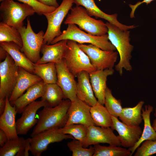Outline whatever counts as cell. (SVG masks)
<instances>
[{
  "label": "cell",
  "mask_w": 156,
  "mask_h": 156,
  "mask_svg": "<svg viewBox=\"0 0 156 156\" xmlns=\"http://www.w3.org/2000/svg\"><path fill=\"white\" fill-rule=\"evenodd\" d=\"M71 103L66 99L55 107H44L38 113V119L31 135V137L44 131L64 127L68 120V112Z\"/></svg>",
  "instance_id": "1"
},
{
  "label": "cell",
  "mask_w": 156,
  "mask_h": 156,
  "mask_svg": "<svg viewBox=\"0 0 156 156\" xmlns=\"http://www.w3.org/2000/svg\"><path fill=\"white\" fill-rule=\"evenodd\" d=\"M109 40L117 50L120 59L115 66L116 70L120 75L123 74V69L131 71L132 68L130 60L133 46L130 43V31L120 29L117 26L107 22Z\"/></svg>",
  "instance_id": "2"
},
{
  "label": "cell",
  "mask_w": 156,
  "mask_h": 156,
  "mask_svg": "<svg viewBox=\"0 0 156 156\" xmlns=\"http://www.w3.org/2000/svg\"><path fill=\"white\" fill-rule=\"evenodd\" d=\"M64 22L65 25L75 24L87 33L94 36H101L107 33L105 23L101 20L91 17L86 9L81 6L72 7Z\"/></svg>",
  "instance_id": "3"
},
{
  "label": "cell",
  "mask_w": 156,
  "mask_h": 156,
  "mask_svg": "<svg viewBox=\"0 0 156 156\" xmlns=\"http://www.w3.org/2000/svg\"><path fill=\"white\" fill-rule=\"evenodd\" d=\"M64 40H71L79 44L89 43L104 50H116L109 41L107 34L94 36L83 31L75 24H68L66 29L63 30L60 36L55 38L51 44H53Z\"/></svg>",
  "instance_id": "4"
},
{
  "label": "cell",
  "mask_w": 156,
  "mask_h": 156,
  "mask_svg": "<svg viewBox=\"0 0 156 156\" xmlns=\"http://www.w3.org/2000/svg\"><path fill=\"white\" fill-rule=\"evenodd\" d=\"M35 13V10L29 5L13 0H4L0 6L2 21L18 30L24 26L23 21L25 18Z\"/></svg>",
  "instance_id": "5"
},
{
  "label": "cell",
  "mask_w": 156,
  "mask_h": 156,
  "mask_svg": "<svg viewBox=\"0 0 156 156\" xmlns=\"http://www.w3.org/2000/svg\"><path fill=\"white\" fill-rule=\"evenodd\" d=\"M64 59L68 69L75 76L82 71L90 73L96 70L88 56L74 41L68 40Z\"/></svg>",
  "instance_id": "6"
},
{
  "label": "cell",
  "mask_w": 156,
  "mask_h": 156,
  "mask_svg": "<svg viewBox=\"0 0 156 156\" xmlns=\"http://www.w3.org/2000/svg\"><path fill=\"white\" fill-rule=\"evenodd\" d=\"M18 30L23 41L21 51L31 61L36 63L40 58V52L43 44L44 31L41 30L38 33H35L32 28L29 17L27 27L23 26Z\"/></svg>",
  "instance_id": "7"
},
{
  "label": "cell",
  "mask_w": 156,
  "mask_h": 156,
  "mask_svg": "<svg viewBox=\"0 0 156 156\" xmlns=\"http://www.w3.org/2000/svg\"><path fill=\"white\" fill-rule=\"evenodd\" d=\"M74 0H63L60 5L53 12L43 13L48 25L44 36L43 44H50L53 40L62 34L61 26L64 18L72 7Z\"/></svg>",
  "instance_id": "8"
},
{
  "label": "cell",
  "mask_w": 156,
  "mask_h": 156,
  "mask_svg": "<svg viewBox=\"0 0 156 156\" xmlns=\"http://www.w3.org/2000/svg\"><path fill=\"white\" fill-rule=\"evenodd\" d=\"M78 44L88 56L92 64L96 70L113 68L118 58V52L103 50L91 44Z\"/></svg>",
  "instance_id": "9"
},
{
  "label": "cell",
  "mask_w": 156,
  "mask_h": 156,
  "mask_svg": "<svg viewBox=\"0 0 156 156\" xmlns=\"http://www.w3.org/2000/svg\"><path fill=\"white\" fill-rule=\"evenodd\" d=\"M19 67L8 53L0 63V98L10 97L16 84Z\"/></svg>",
  "instance_id": "10"
},
{
  "label": "cell",
  "mask_w": 156,
  "mask_h": 156,
  "mask_svg": "<svg viewBox=\"0 0 156 156\" xmlns=\"http://www.w3.org/2000/svg\"><path fill=\"white\" fill-rule=\"evenodd\" d=\"M69 139L75 138L71 135L58 132L56 129L44 131L31 138L29 151L34 156H40L50 144Z\"/></svg>",
  "instance_id": "11"
},
{
  "label": "cell",
  "mask_w": 156,
  "mask_h": 156,
  "mask_svg": "<svg viewBox=\"0 0 156 156\" xmlns=\"http://www.w3.org/2000/svg\"><path fill=\"white\" fill-rule=\"evenodd\" d=\"M81 143L85 148L100 143H107L109 145L118 146H121L118 136L114 134L110 127L94 125L88 127L86 136Z\"/></svg>",
  "instance_id": "12"
},
{
  "label": "cell",
  "mask_w": 156,
  "mask_h": 156,
  "mask_svg": "<svg viewBox=\"0 0 156 156\" xmlns=\"http://www.w3.org/2000/svg\"><path fill=\"white\" fill-rule=\"evenodd\" d=\"M57 73V83L63 92L64 99H68L71 102L77 97V83L75 76L68 69L64 59L55 63Z\"/></svg>",
  "instance_id": "13"
},
{
  "label": "cell",
  "mask_w": 156,
  "mask_h": 156,
  "mask_svg": "<svg viewBox=\"0 0 156 156\" xmlns=\"http://www.w3.org/2000/svg\"><path fill=\"white\" fill-rule=\"evenodd\" d=\"M112 116V115H111ZM112 124L111 128L118 132V137L121 146L125 148L133 147L138 141L142 131L139 126H134L127 125L120 122L118 118L112 116Z\"/></svg>",
  "instance_id": "14"
},
{
  "label": "cell",
  "mask_w": 156,
  "mask_h": 156,
  "mask_svg": "<svg viewBox=\"0 0 156 156\" xmlns=\"http://www.w3.org/2000/svg\"><path fill=\"white\" fill-rule=\"evenodd\" d=\"M47 106H50L46 101L42 100L34 101L26 106L16 122L18 135H26L38 122L36 118L37 111L41 107Z\"/></svg>",
  "instance_id": "15"
},
{
  "label": "cell",
  "mask_w": 156,
  "mask_h": 156,
  "mask_svg": "<svg viewBox=\"0 0 156 156\" xmlns=\"http://www.w3.org/2000/svg\"><path fill=\"white\" fill-rule=\"evenodd\" d=\"M90 107L77 97L74 101L71 102L65 126L75 124H83L88 127L95 125L91 116Z\"/></svg>",
  "instance_id": "16"
},
{
  "label": "cell",
  "mask_w": 156,
  "mask_h": 156,
  "mask_svg": "<svg viewBox=\"0 0 156 156\" xmlns=\"http://www.w3.org/2000/svg\"><path fill=\"white\" fill-rule=\"evenodd\" d=\"M74 1L76 5L84 7L90 16H94L96 18L103 19L121 29L129 30L137 27L135 25H127L121 23L118 20L116 13L109 15L103 12L97 6L94 0H74Z\"/></svg>",
  "instance_id": "17"
},
{
  "label": "cell",
  "mask_w": 156,
  "mask_h": 156,
  "mask_svg": "<svg viewBox=\"0 0 156 156\" xmlns=\"http://www.w3.org/2000/svg\"><path fill=\"white\" fill-rule=\"evenodd\" d=\"M41 80V79L37 75L19 67L17 80L9 98L10 104L22 95L29 88Z\"/></svg>",
  "instance_id": "18"
},
{
  "label": "cell",
  "mask_w": 156,
  "mask_h": 156,
  "mask_svg": "<svg viewBox=\"0 0 156 156\" xmlns=\"http://www.w3.org/2000/svg\"><path fill=\"white\" fill-rule=\"evenodd\" d=\"M114 70L107 69L96 70L89 73L90 83L96 97L99 103L104 105L107 77L113 75Z\"/></svg>",
  "instance_id": "19"
},
{
  "label": "cell",
  "mask_w": 156,
  "mask_h": 156,
  "mask_svg": "<svg viewBox=\"0 0 156 156\" xmlns=\"http://www.w3.org/2000/svg\"><path fill=\"white\" fill-rule=\"evenodd\" d=\"M5 102V110L0 115V129L6 133L9 140L16 139L19 138L15 121L17 112L15 106L11 105L8 97H6Z\"/></svg>",
  "instance_id": "20"
},
{
  "label": "cell",
  "mask_w": 156,
  "mask_h": 156,
  "mask_svg": "<svg viewBox=\"0 0 156 156\" xmlns=\"http://www.w3.org/2000/svg\"><path fill=\"white\" fill-rule=\"evenodd\" d=\"M77 97L90 107L95 105L98 102L94 96L90 83L89 73L85 71L79 73L77 76Z\"/></svg>",
  "instance_id": "21"
},
{
  "label": "cell",
  "mask_w": 156,
  "mask_h": 156,
  "mask_svg": "<svg viewBox=\"0 0 156 156\" xmlns=\"http://www.w3.org/2000/svg\"><path fill=\"white\" fill-rule=\"evenodd\" d=\"M68 40H62L52 45L43 44L40 50L42 56L36 63L60 62L64 59Z\"/></svg>",
  "instance_id": "22"
},
{
  "label": "cell",
  "mask_w": 156,
  "mask_h": 156,
  "mask_svg": "<svg viewBox=\"0 0 156 156\" xmlns=\"http://www.w3.org/2000/svg\"><path fill=\"white\" fill-rule=\"evenodd\" d=\"M46 84L42 80L29 88L26 92L11 104L15 106L17 113L21 114L25 107L29 104L41 97L43 94Z\"/></svg>",
  "instance_id": "23"
},
{
  "label": "cell",
  "mask_w": 156,
  "mask_h": 156,
  "mask_svg": "<svg viewBox=\"0 0 156 156\" xmlns=\"http://www.w3.org/2000/svg\"><path fill=\"white\" fill-rule=\"evenodd\" d=\"M0 46L10 55L16 65L31 73H34V63L31 61L22 52L21 48L12 42H0Z\"/></svg>",
  "instance_id": "24"
},
{
  "label": "cell",
  "mask_w": 156,
  "mask_h": 156,
  "mask_svg": "<svg viewBox=\"0 0 156 156\" xmlns=\"http://www.w3.org/2000/svg\"><path fill=\"white\" fill-rule=\"evenodd\" d=\"M142 109V116L144 122V128L142 134L138 141L132 147L129 148L133 155L137 148L144 141L156 140V131L153 127L150 121L151 113L153 110V107L148 105Z\"/></svg>",
  "instance_id": "25"
},
{
  "label": "cell",
  "mask_w": 156,
  "mask_h": 156,
  "mask_svg": "<svg viewBox=\"0 0 156 156\" xmlns=\"http://www.w3.org/2000/svg\"><path fill=\"white\" fill-rule=\"evenodd\" d=\"M144 103L141 101L134 107L123 108L119 118L127 125L139 126L143 120L142 109Z\"/></svg>",
  "instance_id": "26"
},
{
  "label": "cell",
  "mask_w": 156,
  "mask_h": 156,
  "mask_svg": "<svg viewBox=\"0 0 156 156\" xmlns=\"http://www.w3.org/2000/svg\"><path fill=\"white\" fill-rule=\"evenodd\" d=\"M34 66L33 73L40 77L45 84L57 83V73L55 63H34Z\"/></svg>",
  "instance_id": "27"
},
{
  "label": "cell",
  "mask_w": 156,
  "mask_h": 156,
  "mask_svg": "<svg viewBox=\"0 0 156 156\" xmlns=\"http://www.w3.org/2000/svg\"><path fill=\"white\" fill-rule=\"evenodd\" d=\"M90 113L96 126L110 128L112 127V116L103 105L98 102L95 105L91 107Z\"/></svg>",
  "instance_id": "28"
},
{
  "label": "cell",
  "mask_w": 156,
  "mask_h": 156,
  "mask_svg": "<svg viewBox=\"0 0 156 156\" xmlns=\"http://www.w3.org/2000/svg\"><path fill=\"white\" fill-rule=\"evenodd\" d=\"M64 99L62 90L57 83L46 84L41 100L46 101L51 107L59 104Z\"/></svg>",
  "instance_id": "29"
},
{
  "label": "cell",
  "mask_w": 156,
  "mask_h": 156,
  "mask_svg": "<svg viewBox=\"0 0 156 156\" xmlns=\"http://www.w3.org/2000/svg\"><path fill=\"white\" fill-rule=\"evenodd\" d=\"M12 42L21 49L23 41L19 31L2 21L0 23V42Z\"/></svg>",
  "instance_id": "30"
},
{
  "label": "cell",
  "mask_w": 156,
  "mask_h": 156,
  "mask_svg": "<svg viewBox=\"0 0 156 156\" xmlns=\"http://www.w3.org/2000/svg\"><path fill=\"white\" fill-rule=\"evenodd\" d=\"M94 153L93 156H131V151L128 149L120 146L109 145L102 146L99 144L94 145Z\"/></svg>",
  "instance_id": "31"
},
{
  "label": "cell",
  "mask_w": 156,
  "mask_h": 156,
  "mask_svg": "<svg viewBox=\"0 0 156 156\" xmlns=\"http://www.w3.org/2000/svg\"><path fill=\"white\" fill-rule=\"evenodd\" d=\"M25 139L19 137L16 139L8 140L0 148V156H21Z\"/></svg>",
  "instance_id": "32"
},
{
  "label": "cell",
  "mask_w": 156,
  "mask_h": 156,
  "mask_svg": "<svg viewBox=\"0 0 156 156\" xmlns=\"http://www.w3.org/2000/svg\"><path fill=\"white\" fill-rule=\"evenodd\" d=\"M88 127L81 124H75L65 126L56 129L58 132L66 134H69L82 143L87 134Z\"/></svg>",
  "instance_id": "33"
},
{
  "label": "cell",
  "mask_w": 156,
  "mask_h": 156,
  "mask_svg": "<svg viewBox=\"0 0 156 156\" xmlns=\"http://www.w3.org/2000/svg\"><path fill=\"white\" fill-rule=\"evenodd\" d=\"M104 105L112 116L117 118L119 117L123 109L121 101L113 96L111 90L107 87L105 93Z\"/></svg>",
  "instance_id": "34"
},
{
  "label": "cell",
  "mask_w": 156,
  "mask_h": 156,
  "mask_svg": "<svg viewBox=\"0 0 156 156\" xmlns=\"http://www.w3.org/2000/svg\"><path fill=\"white\" fill-rule=\"evenodd\" d=\"M73 156H92L94 153V147L90 145L89 148L83 147L81 142L75 139L67 144Z\"/></svg>",
  "instance_id": "35"
},
{
  "label": "cell",
  "mask_w": 156,
  "mask_h": 156,
  "mask_svg": "<svg viewBox=\"0 0 156 156\" xmlns=\"http://www.w3.org/2000/svg\"><path fill=\"white\" fill-rule=\"evenodd\" d=\"M139 146L134 156H149L156 154V140H146Z\"/></svg>",
  "instance_id": "36"
},
{
  "label": "cell",
  "mask_w": 156,
  "mask_h": 156,
  "mask_svg": "<svg viewBox=\"0 0 156 156\" xmlns=\"http://www.w3.org/2000/svg\"><path fill=\"white\" fill-rule=\"evenodd\" d=\"M4 0H0L2 1ZM23 3L27 4L32 7L36 13L40 15L43 13H49L54 11L56 8L45 5L39 3L36 0H17Z\"/></svg>",
  "instance_id": "37"
},
{
  "label": "cell",
  "mask_w": 156,
  "mask_h": 156,
  "mask_svg": "<svg viewBox=\"0 0 156 156\" xmlns=\"http://www.w3.org/2000/svg\"><path fill=\"white\" fill-rule=\"evenodd\" d=\"M155 0H143L142 1H139L136 3L135 4L132 5L131 4L129 5V6L131 9V11L130 13V17L131 18H133L135 17L134 13L135 12L138 8L140 5L143 3H146V5L151 3V2Z\"/></svg>",
  "instance_id": "38"
},
{
  "label": "cell",
  "mask_w": 156,
  "mask_h": 156,
  "mask_svg": "<svg viewBox=\"0 0 156 156\" xmlns=\"http://www.w3.org/2000/svg\"><path fill=\"white\" fill-rule=\"evenodd\" d=\"M39 3L45 5L57 8L59 5L57 0H36Z\"/></svg>",
  "instance_id": "39"
},
{
  "label": "cell",
  "mask_w": 156,
  "mask_h": 156,
  "mask_svg": "<svg viewBox=\"0 0 156 156\" xmlns=\"http://www.w3.org/2000/svg\"><path fill=\"white\" fill-rule=\"evenodd\" d=\"M9 140L6 133L2 129H0V146H3Z\"/></svg>",
  "instance_id": "40"
},
{
  "label": "cell",
  "mask_w": 156,
  "mask_h": 156,
  "mask_svg": "<svg viewBox=\"0 0 156 156\" xmlns=\"http://www.w3.org/2000/svg\"><path fill=\"white\" fill-rule=\"evenodd\" d=\"M31 138L25 139V143L23 149V156L29 155V151L30 148V140Z\"/></svg>",
  "instance_id": "41"
},
{
  "label": "cell",
  "mask_w": 156,
  "mask_h": 156,
  "mask_svg": "<svg viewBox=\"0 0 156 156\" xmlns=\"http://www.w3.org/2000/svg\"><path fill=\"white\" fill-rule=\"evenodd\" d=\"M5 98H0V115L4 112L5 107Z\"/></svg>",
  "instance_id": "42"
},
{
  "label": "cell",
  "mask_w": 156,
  "mask_h": 156,
  "mask_svg": "<svg viewBox=\"0 0 156 156\" xmlns=\"http://www.w3.org/2000/svg\"><path fill=\"white\" fill-rule=\"evenodd\" d=\"M8 53L2 47L0 46V60H4L6 58Z\"/></svg>",
  "instance_id": "43"
},
{
  "label": "cell",
  "mask_w": 156,
  "mask_h": 156,
  "mask_svg": "<svg viewBox=\"0 0 156 156\" xmlns=\"http://www.w3.org/2000/svg\"><path fill=\"white\" fill-rule=\"evenodd\" d=\"M154 115L155 117V118L154 120L153 123L152 125L154 130L156 131V108L155 110Z\"/></svg>",
  "instance_id": "44"
}]
</instances>
